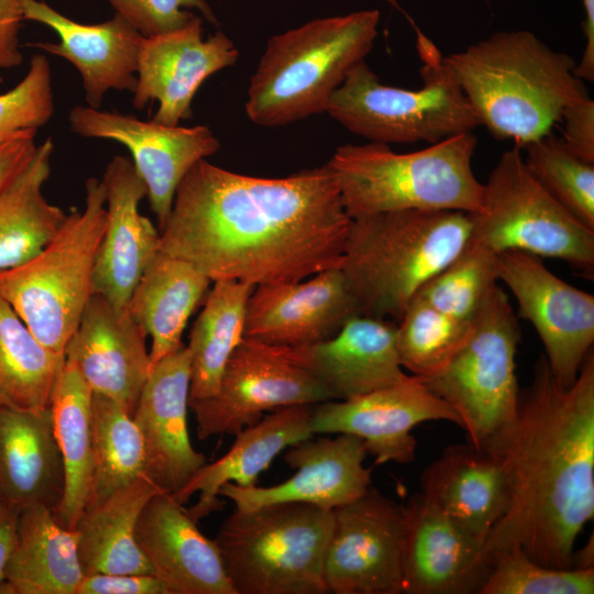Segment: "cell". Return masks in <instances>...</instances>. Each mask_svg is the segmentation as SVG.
I'll return each mask as SVG.
<instances>
[{"instance_id":"obj_32","label":"cell","mask_w":594,"mask_h":594,"mask_svg":"<svg viewBox=\"0 0 594 594\" xmlns=\"http://www.w3.org/2000/svg\"><path fill=\"white\" fill-rule=\"evenodd\" d=\"M162 491L146 475L84 509L74 529L84 574H154L135 538L139 517L148 499ZM155 575V574H154Z\"/></svg>"},{"instance_id":"obj_33","label":"cell","mask_w":594,"mask_h":594,"mask_svg":"<svg viewBox=\"0 0 594 594\" xmlns=\"http://www.w3.org/2000/svg\"><path fill=\"white\" fill-rule=\"evenodd\" d=\"M54 144L37 145L24 169L0 194V270L37 254L58 232L67 215L43 195L51 174Z\"/></svg>"},{"instance_id":"obj_16","label":"cell","mask_w":594,"mask_h":594,"mask_svg":"<svg viewBox=\"0 0 594 594\" xmlns=\"http://www.w3.org/2000/svg\"><path fill=\"white\" fill-rule=\"evenodd\" d=\"M429 420H447L458 426V413L430 392L416 376L345 399L315 404L312 433H346L361 439L375 464L409 463L415 459L416 440L410 431Z\"/></svg>"},{"instance_id":"obj_24","label":"cell","mask_w":594,"mask_h":594,"mask_svg":"<svg viewBox=\"0 0 594 594\" xmlns=\"http://www.w3.org/2000/svg\"><path fill=\"white\" fill-rule=\"evenodd\" d=\"M102 182L107 220L92 290L117 306L127 307L144 270L161 251V233L139 211L147 189L131 158L114 156L106 167Z\"/></svg>"},{"instance_id":"obj_15","label":"cell","mask_w":594,"mask_h":594,"mask_svg":"<svg viewBox=\"0 0 594 594\" xmlns=\"http://www.w3.org/2000/svg\"><path fill=\"white\" fill-rule=\"evenodd\" d=\"M68 122L72 131L82 138L112 140L128 148L146 186L160 229L170 213L183 178L197 162L207 160L220 147L206 125H167L89 106L74 107Z\"/></svg>"},{"instance_id":"obj_47","label":"cell","mask_w":594,"mask_h":594,"mask_svg":"<svg viewBox=\"0 0 594 594\" xmlns=\"http://www.w3.org/2000/svg\"><path fill=\"white\" fill-rule=\"evenodd\" d=\"M23 0H0V72L23 62L19 32L22 26Z\"/></svg>"},{"instance_id":"obj_20","label":"cell","mask_w":594,"mask_h":594,"mask_svg":"<svg viewBox=\"0 0 594 594\" xmlns=\"http://www.w3.org/2000/svg\"><path fill=\"white\" fill-rule=\"evenodd\" d=\"M366 454L363 441L351 435L311 437L286 449L284 461L295 473L285 482L266 487L229 482L219 496L241 510L289 502L333 510L371 486L372 469L364 465Z\"/></svg>"},{"instance_id":"obj_27","label":"cell","mask_w":594,"mask_h":594,"mask_svg":"<svg viewBox=\"0 0 594 594\" xmlns=\"http://www.w3.org/2000/svg\"><path fill=\"white\" fill-rule=\"evenodd\" d=\"M314 405H294L271 411L258 422L235 433L229 451L202 465L173 497L184 505L193 495L197 502L187 509L195 520L220 510V488L231 482L239 486L256 485L258 475L288 447L314 437Z\"/></svg>"},{"instance_id":"obj_36","label":"cell","mask_w":594,"mask_h":594,"mask_svg":"<svg viewBox=\"0 0 594 594\" xmlns=\"http://www.w3.org/2000/svg\"><path fill=\"white\" fill-rule=\"evenodd\" d=\"M65 356L46 348L0 296V407L43 410Z\"/></svg>"},{"instance_id":"obj_40","label":"cell","mask_w":594,"mask_h":594,"mask_svg":"<svg viewBox=\"0 0 594 594\" xmlns=\"http://www.w3.org/2000/svg\"><path fill=\"white\" fill-rule=\"evenodd\" d=\"M497 280V255L468 240L414 297L452 318L471 321Z\"/></svg>"},{"instance_id":"obj_34","label":"cell","mask_w":594,"mask_h":594,"mask_svg":"<svg viewBox=\"0 0 594 594\" xmlns=\"http://www.w3.org/2000/svg\"><path fill=\"white\" fill-rule=\"evenodd\" d=\"M91 396L92 391L80 373L65 362L50 408L64 468L63 496L53 513L57 521L67 528H74L89 494L92 469Z\"/></svg>"},{"instance_id":"obj_50","label":"cell","mask_w":594,"mask_h":594,"mask_svg":"<svg viewBox=\"0 0 594 594\" xmlns=\"http://www.w3.org/2000/svg\"><path fill=\"white\" fill-rule=\"evenodd\" d=\"M593 538L581 549L580 552H574L573 568L574 569H590L593 568L594 551H593Z\"/></svg>"},{"instance_id":"obj_21","label":"cell","mask_w":594,"mask_h":594,"mask_svg":"<svg viewBox=\"0 0 594 594\" xmlns=\"http://www.w3.org/2000/svg\"><path fill=\"white\" fill-rule=\"evenodd\" d=\"M145 339L127 307L92 294L65 346V362L94 393L112 398L133 416L152 369Z\"/></svg>"},{"instance_id":"obj_2","label":"cell","mask_w":594,"mask_h":594,"mask_svg":"<svg viewBox=\"0 0 594 594\" xmlns=\"http://www.w3.org/2000/svg\"><path fill=\"white\" fill-rule=\"evenodd\" d=\"M486 451L498 459L507 487L506 508L484 544L487 564L520 551L546 566L573 569L578 536L594 517L593 352L569 387L541 355L514 420Z\"/></svg>"},{"instance_id":"obj_46","label":"cell","mask_w":594,"mask_h":594,"mask_svg":"<svg viewBox=\"0 0 594 594\" xmlns=\"http://www.w3.org/2000/svg\"><path fill=\"white\" fill-rule=\"evenodd\" d=\"M37 129L22 130L0 143V194L32 160Z\"/></svg>"},{"instance_id":"obj_45","label":"cell","mask_w":594,"mask_h":594,"mask_svg":"<svg viewBox=\"0 0 594 594\" xmlns=\"http://www.w3.org/2000/svg\"><path fill=\"white\" fill-rule=\"evenodd\" d=\"M562 141L579 157L594 163V101L590 97L565 108Z\"/></svg>"},{"instance_id":"obj_41","label":"cell","mask_w":594,"mask_h":594,"mask_svg":"<svg viewBox=\"0 0 594 594\" xmlns=\"http://www.w3.org/2000/svg\"><path fill=\"white\" fill-rule=\"evenodd\" d=\"M594 569H554L520 551L495 558L479 594H593Z\"/></svg>"},{"instance_id":"obj_7","label":"cell","mask_w":594,"mask_h":594,"mask_svg":"<svg viewBox=\"0 0 594 594\" xmlns=\"http://www.w3.org/2000/svg\"><path fill=\"white\" fill-rule=\"evenodd\" d=\"M333 510L304 503L237 509L213 539L235 594H324Z\"/></svg>"},{"instance_id":"obj_14","label":"cell","mask_w":594,"mask_h":594,"mask_svg":"<svg viewBox=\"0 0 594 594\" xmlns=\"http://www.w3.org/2000/svg\"><path fill=\"white\" fill-rule=\"evenodd\" d=\"M333 516L323 570L328 592L402 593L404 506L370 486Z\"/></svg>"},{"instance_id":"obj_12","label":"cell","mask_w":594,"mask_h":594,"mask_svg":"<svg viewBox=\"0 0 594 594\" xmlns=\"http://www.w3.org/2000/svg\"><path fill=\"white\" fill-rule=\"evenodd\" d=\"M331 400L306 370L286 359L277 346L243 338L223 370L218 391L189 402L200 440L235 435L266 413L294 405Z\"/></svg>"},{"instance_id":"obj_1","label":"cell","mask_w":594,"mask_h":594,"mask_svg":"<svg viewBox=\"0 0 594 594\" xmlns=\"http://www.w3.org/2000/svg\"><path fill=\"white\" fill-rule=\"evenodd\" d=\"M352 218L327 163L285 177L197 162L160 229L161 250L211 282H297L341 267Z\"/></svg>"},{"instance_id":"obj_8","label":"cell","mask_w":594,"mask_h":594,"mask_svg":"<svg viewBox=\"0 0 594 594\" xmlns=\"http://www.w3.org/2000/svg\"><path fill=\"white\" fill-rule=\"evenodd\" d=\"M85 207L67 215L55 237L33 257L0 270V296L50 350L64 355L94 294L92 280L106 220V188L90 177Z\"/></svg>"},{"instance_id":"obj_35","label":"cell","mask_w":594,"mask_h":594,"mask_svg":"<svg viewBox=\"0 0 594 594\" xmlns=\"http://www.w3.org/2000/svg\"><path fill=\"white\" fill-rule=\"evenodd\" d=\"M255 286L232 279L213 282L189 333V402L212 396L235 348L244 338L246 304Z\"/></svg>"},{"instance_id":"obj_23","label":"cell","mask_w":594,"mask_h":594,"mask_svg":"<svg viewBox=\"0 0 594 594\" xmlns=\"http://www.w3.org/2000/svg\"><path fill=\"white\" fill-rule=\"evenodd\" d=\"M397 322L359 315L332 338L304 346H277L309 372L331 400H345L405 380L396 345Z\"/></svg>"},{"instance_id":"obj_39","label":"cell","mask_w":594,"mask_h":594,"mask_svg":"<svg viewBox=\"0 0 594 594\" xmlns=\"http://www.w3.org/2000/svg\"><path fill=\"white\" fill-rule=\"evenodd\" d=\"M524 162L542 188L594 230V163L572 153L551 132L524 146Z\"/></svg>"},{"instance_id":"obj_44","label":"cell","mask_w":594,"mask_h":594,"mask_svg":"<svg viewBox=\"0 0 594 594\" xmlns=\"http://www.w3.org/2000/svg\"><path fill=\"white\" fill-rule=\"evenodd\" d=\"M77 594H169L154 574L94 573L84 576Z\"/></svg>"},{"instance_id":"obj_22","label":"cell","mask_w":594,"mask_h":594,"mask_svg":"<svg viewBox=\"0 0 594 594\" xmlns=\"http://www.w3.org/2000/svg\"><path fill=\"white\" fill-rule=\"evenodd\" d=\"M189 386L190 358L183 343L153 365L132 416L144 444L146 476L169 494L206 464L188 433Z\"/></svg>"},{"instance_id":"obj_4","label":"cell","mask_w":594,"mask_h":594,"mask_svg":"<svg viewBox=\"0 0 594 594\" xmlns=\"http://www.w3.org/2000/svg\"><path fill=\"white\" fill-rule=\"evenodd\" d=\"M471 213L398 210L351 221L341 270L361 315L398 322L418 290L464 248Z\"/></svg>"},{"instance_id":"obj_25","label":"cell","mask_w":594,"mask_h":594,"mask_svg":"<svg viewBox=\"0 0 594 594\" xmlns=\"http://www.w3.org/2000/svg\"><path fill=\"white\" fill-rule=\"evenodd\" d=\"M23 18L52 29L57 43L30 46L59 56L78 70L89 107L99 109L109 90L134 91L141 35L122 15L97 24L74 21L44 1L23 0Z\"/></svg>"},{"instance_id":"obj_43","label":"cell","mask_w":594,"mask_h":594,"mask_svg":"<svg viewBox=\"0 0 594 594\" xmlns=\"http://www.w3.org/2000/svg\"><path fill=\"white\" fill-rule=\"evenodd\" d=\"M141 35L152 36L178 29L188 23L197 10L209 23L219 21L207 0H109Z\"/></svg>"},{"instance_id":"obj_51","label":"cell","mask_w":594,"mask_h":594,"mask_svg":"<svg viewBox=\"0 0 594 594\" xmlns=\"http://www.w3.org/2000/svg\"><path fill=\"white\" fill-rule=\"evenodd\" d=\"M382 1L389 4L393 8L398 9V10L402 11V8H400V6L398 3V0H382ZM484 1L490 2L491 0H484Z\"/></svg>"},{"instance_id":"obj_42","label":"cell","mask_w":594,"mask_h":594,"mask_svg":"<svg viewBox=\"0 0 594 594\" xmlns=\"http://www.w3.org/2000/svg\"><path fill=\"white\" fill-rule=\"evenodd\" d=\"M53 112L51 65L46 56L34 54L23 79L0 94V143L22 130L41 128Z\"/></svg>"},{"instance_id":"obj_13","label":"cell","mask_w":594,"mask_h":594,"mask_svg":"<svg viewBox=\"0 0 594 594\" xmlns=\"http://www.w3.org/2000/svg\"><path fill=\"white\" fill-rule=\"evenodd\" d=\"M498 279L510 289L519 317L531 322L548 365L571 386L594 343V296L554 275L541 257L521 251L497 255Z\"/></svg>"},{"instance_id":"obj_49","label":"cell","mask_w":594,"mask_h":594,"mask_svg":"<svg viewBox=\"0 0 594 594\" xmlns=\"http://www.w3.org/2000/svg\"><path fill=\"white\" fill-rule=\"evenodd\" d=\"M19 514L20 510L0 503V585L14 547Z\"/></svg>"},{"instance_id":"obj_9","label":"cell","mask_w":594,"mask_h":594,"mask_svg":"<svg viewBox=\"0 0 594 594\" xmlns=\"http://www.w3.org/2000/svg\"><path fill=\"white\" fill-rule=\"evenodd\" d=\"M422 86L383 84L365 61L356 64L330 97L326 112L369 142L436 143L473 132L480 122L435 43L415 26Z\"/></svg>"},{"instance_id":"obj_6","label":"cell","mask_w":594,"mask_h":594,"mask_svg":"<svg viewBox=\"0 0 594 594\" xmlns=\"http://www.w3.org/2000/svg\"><path fill=\"white\" fill-rule=\"evenodd\" d=\"M473 132L449 136L408 153L369 142L340 145L327 162L343 206L354 219L398 210L476 213L484 184L472 168Z\"/></svg>"},{"instance_id":"obj_28","label":"cell","mask_w":594,"mask_h":594,"mask_svg":"<svg viewBox=\"0 0 594 594\" xmlns=\"http://www.w3.org/2000/svg\"><path fill=\"white\" fill-rule=\"evenodd\" d=\"M63 491V460L51 408L0 407V503L20 512L34 504L54 509Z\"/></svg>"},{"instance_id":"obj_18","label":"cell","mask_w":594,"mask_h":594,"mask_svg":"<svg viewBox=\"0 0 594 594\" xmlns=\"http://www.w3.org/2000/svg\"><path fill=\"white\" fill-rule=\"evenodd\" d=\"M361 315L341 267L297 282L255 286L245 312L244 338L274 346H304L332 338Z\"/></svg>"},{"instance_id":"obj_5","label":"cell","mask_w":594,"mask_h":594,"mask_svg":"<svg viewBox=\"0 0 594 594\" xmlns=\"http://www.w3.org/2000/svg\"><path fill=\"white\" fill-rule=\"evenodd\" d=\"M380 19L376 9L360 10L270 37L248 87V118L274 128L326 112L332 94L372 51Z\"/></svg>"},{"instance_id":"obj_11","label":"cell","mask_w":594,"mask_h":594,"mask_svg":"<svg viewBox=\"0 0 594 594\" xmlns=\"http://www.w3.org/2000/svg\"><path fill=\"white\" fill-rule=\"evenodd\" d=\"M483 184L481 209L471 215L470 242L495 255L514 250L558 258L593 279L594 230L542 188L519 147L503 152Z\"/></svg>"},{"instance_id":"obj_38","label":"cell","mask_w":594,"mask_h":594,"mask_svg":"<svg viewBox=\"0 0 594 594\" xmlns=\"http://www.w3.org/2000/svg\"><path fill=\"white\" fill-rule=\"evenodd\" d=\"M471 328L472 320H458L414 297L397 322L403 369L418 378L438 373L466 341Z\"/></svg>"},{"instance_id":"obj_26","label":"cell","mask_w":594,"mask_h":594,"mask_svg":"<svg viewBox=\"0 0 594 594\" xmlns=\"http://www.w3.org/2000/svg\"><path fill=\"white\" fill-rule=\"evenodd\" d=\"M135 538L169 594H235L215 540L172 494L158 492L148 499Z\"/></svg>"},{"instance_id":"obj_17","label":"cell","mask_w":594,"mask_h":594,"mask_svg":"<svg viewBox=\"0 0 594 594\" xmlns=\"http://www.w3.org/2000/svg\"><path fill=\"white\" fill-rule=\"evenodd\" d=\"M239 51L222 32L204 38L202 20L195 15L185 25L143 36L138 59L132 103L142 110L157 101L153 121L178 125L193 116V99L213 74L233 66Z\"/></svg>"},{"instance_id":"obj_31","label":"cell","mask_w":594,"mask_h":594,"mask_svg":"<svg viewBox=\"0 0 594 594\" xmlns=\"http://www.w3.org/2000/svg\"><path fill=\"white\" fill-rule=\"evenodd\" d=\"M211 283L193 264L162 250L146 266L127 308L151 338L152 367L183 344L182 336L188 319Z\"/></svg>"},{"instance_id":"obj_10","label":"cell","mask_w":594,"mask_h":594,"mask_svg":"<svg viewBox=\"0 0 594 594\" xmlns=\"http://www.w3.org/2000/svg\"><path fill=\"white\" fill-rule=\"evenodd\" d=\"M520 340L508 296L495 285L472 319L463 345L438 373L419 378L460 416L470 443L488 450L515 418L519 387L515 355Z\"/></svg>"},{"instance_id":"obj_19","label":"cell","mask_w":594,"mask_h":594,"mask_svg":"<svg viewBox=\"0 0 594 594\" xmlns=\"http://www.w3.org/2000/svg\"><path fill=\"white\" fill-rule=\"evenodd\" d=\"M485 542L421 493L404 506L402 593H477L491 566Z\"/></svg>"},{"instance_id":"obj_48","label":"cell","mask_w":594,"mask_h":594,"mask_svg":"<svg viewBox=\"0 0 594 594\" xmlns=\"http://www.w3.org/2000/svg\"><path fill=\"white\" fill-rule=\"evenodd\" d=\"M584 21L582 29L585 36V45L581 61L576 64V75L584 81L594 80V0H582Z\"/></svg>"},{"instance_id":"obj_30","label":"cell","mask_w":594,"mask_h":594,"mask_svg":"<svg viewBox=\"0 0 594 594\" xmlns=\"http://www.w3.org/2000/svg\"><path fill=\"white\" fill-rule=\"evenodd\" d=\"M84 576L75 529L45 505L23 508L0 594H77Z\"/></svg>"},{"instance_id":"obj_29","label":"cell","mask_w":594,"mask_h":594,"mask_svg":"<svg viewBox=\"0 0 594 594\" xmlns=\"http://www.w3.org/2000/svg\"><path fill=\"white\" fill-rule=\"evenodd\" d=\"M421 495L484 542L502 517L507 487L498 459L473 444L448 447L421 473Z\"/></svg>"},{"instance_id":"obj_37","label":"cell","mask_w":594,"mask_h":594,"mask_svg":"<svg viewBox=\"0 0 594 594\" xmlns=\"http://www.w3.org/2000/svg\"><path fill=\"white\" fill-rule=\"evenodd\" d=\"M92 469L86 508L146 475L142 436L132 416L112 398L91 396Z\"/></svg>"},{"instance_id":"obj_3","label":"cell","mask_w":594,"mask_h":594,"mask_svg":"<svg viewBox=\"0 0 594 594\" xmlns=\"http://www.w3.org/2000/svg\"><path fill=\"white\" fill-rule=\"evenodd\" d=\"M480 125L517 147L548 134L570 105L590 97L576 62L532 32L499 31L443 56Z\"/></svg>"}]
</instances>
